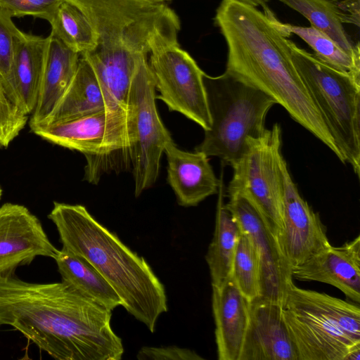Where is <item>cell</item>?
Masks as SVG:
<instances>
[{
  "mask_svg": "<svg viewBox=\"0 0 360 360\" xmlns=\"http://www.w3.org/2000/svg\"><path fill=\"white\" fill-rule=\"evenodd\" d=\"M241 2L252 6L254 7L261 6L264 13L271 11V9L267 6L269 0H239Z\"/></svg>",
  "mask_w": 360,
  "mask_h": 360,
  "instance_id": "836d02e7",
  "label": "cell"
},
{
  "mask_svg": "<svg viewBox=\"0 0 360 360\" xmlns=\"http://www.w3.org/2000/svg\"><path fill=\"white\" fill-rule=\"evenodd\" d=\"M283 315L299 360H344L360 343L358 304L292 284Z\"/></svg>",
  "mask_w": 360,
  "mask_h": 360,
  "instance_id": "5b68a950",
  "label": "cell"
},
{
  "mask_svg": "<svg viewBox=\"0 0 360 360\" xmlns=\"http://www.w3.org/2000/svg\"><path fill=\"white\" fill-rule=\"evenodd\" d=\"M23 33L14 25L11 17L0 12V80L15 104L12 65L15 44Z\"/></svg>",
  "mask_w": 360,
  "mask_h": 360,
  "instance_id": "83f0119b",
  "label": "cell"
},
{
  "mask_svg": "<svg viewBox=\"0 0 360 360\" xmlns=\"http://www.w3.org/2000/svg\"><path fill=\"white\" fill-rule=\"evenodd\" d=\"M58 251L28 208L11 202L0 207V275L15 274L39 256L54 259Z\"/></svg>",
  "mask_w": 360,
  "mask_h": 360,
  "instance_id": "5bb4252c",
  "label": "cell"
},
{
  "mask_svg": "<svg viewBox=\"0 0 360 360\" xmlns=\"http://www.w3.org/2000/svg\"><path fill=\"white\" fill-rule=\"evenodd\" d=\"M66 1L83 12L96 34L95 48L80 56L89 63L107 95L127 94L139 60L156 46L178 41L181 22L165 3Z\"/></svg>",
  "mask_w": 360,
  "mask_h": 360,
  "instance_id": "3957f363",
  "label": "cell"
},
{
  "mask_svg": "<svg viewBox=\"0 0 360 360\" xmlns=\"http://www.w3.org/2000/svg\"><path fill=\"white\" fill-rule=\"evenodd\" d=\"M25 114L9 98L0 80V148H7L27 123Z\"/></svg>",
  "mask_w": 360,
  "mask_h": 360,
  "instance_id": "f1b7e54d",
  "label": "cell"
},
{
  "mask_svg": "<svg viewBox=\"0 0 360 360\" xmlns=\"http://www.w3.org/2000/svg\"><path fill=\"white\" fill-rule=\"evenodd\" d=\"M239 360H299L283 306L262 296L250 301L249 323Z\"/></svg>",
  "mask_w": 360,
  "mask_h": 360,
  "instance_id": "9a60e30c",
  "label": "cell"
},
{
  "mask_svg": "<svg viewBox=\"0 0 360 360\" xmlns=\"http://www.w3.org/2000/svg\"><path fill=\"white\" fill-rule=\"evenodd\" d=\"M146 1L155 2V3H165V1H169V0H146Z\"/></svg>",
  "mask_w": 360,
  "mask_h": 360,
  "instance_id": "e575fe53",
  "label": "cell"
},
{
  "mask_svg": "<svg viewBox=\"0 0 360 360\" xmlns=\"http://www.w3.org/2000/svg\"><path fill=\"white\" fill-rule=\"evenodd\" d=\"M226 207L250 238L262 267V297L283 307L292 284V268L281 248L278 232L254 204L240 193L228 195Z\"/></svg>",
  "mask_w": 360,
  "mask_h": 360,
  "instance_id": "7c38bea8",
  "label": "cell"
},
{
  "mask_svg": "<svg viewBox=\"0 0 360 360\" xmlns=\"http://www.w3.org/2000/svg\"><path fill=\"white\" fill-rule=\"evenodd\" d=\"M148 58L156 98L171 111L178 112L200 125L204 131L211 127L204 84L205 73L195 60L183 50L178 41L162 43L154 47Z\"/></svg>",
  "mask_w": 360,
  "mask_h": 360,
  "instance_id": "30bf717a",
  "label": "cell"
},
{
  "mask_svg": "<svg viewBox=\"0 0 360 360\" xmlns=\"http://www.w3.org/2000/svg\"><path fill=\"white\" fill-rule=\"evenodd\" d=\"M164 153L167 160V181L180 205L196 206L218 193L219 179L205 153L181 150L173 141L167 144Z\"/></svg>",
  "mask_w": 360,
  "mask_h": 360,
  "instance_id": "e0dca14e",
  "label": "cell"
},
{
  "mask_svg": "<svg viewBox=\"0 0 360 360\" xmlns=\"http://www.w3.org/2000/svg\"><path fill=\"white\" fill-rule=\"evenodd\" d=\"M204 84L211 127L195 150L232 167L244 152L248 139L265 131L266 115L276 103L225 72L217 77L205 74Z\"/></svg>",
  "mask_w": 360,
  "mask_h": 360,
  "instance_id": "8992f818",
  "label": "cell"
},
{
  "mask_svg": "<svg viewBox=\"0 0 360 360\" xmlns=\"http://www.w3.org/2000/svg\"><path fill=\"white\" fill-rule=\"evenodd\" d=\"M231 278L250 301L262 295L260 259L250 238L243 231L233 257Z\"/></svg>",
  "mask_w": 360,
  "mask_h": 360,
  "instance_id": "4316f807",
  "label": "cell"
},
{
  "mask_svg": "<svg viewBox=\"0 0 360 360\" xmlns=\"http://www.w3.org/2000/svg\"><path fill=\"white\" fill-rule=\"evenodd\" d=\"M281 128L275 123L257 137H250L232 166L227 194L248 198L278 232L283 226V183Z\"/></svg>",
  "mask_w": 360,
  "mask_h": 360,
  "instance_id": "ba28073f",
  "label": "cell"
},
{
  "mask_svg": "<svg viewBox=\"0 0 360 360\" xmlns=\"http://www.w3.org/2000/svg\"><path fill=\"white\" fill-rule=\"evenodd\" d=\"M54 259L62 281L78 292L111 311L122 306L117 292L84 257L62 248Z\"/></svg>",
  "mask_w": 360,
  "mask_h": 360,
  "instance_id": "603a6c76",
  "label": "cell"
},
{
  "mask_svg": "<svg viewBox=\"0 0 360 360\" xmlns=\"http://www.w3.org/2000/svg\"><path fill=\"white\" fill-rule=\"evenodd\" d=\"M49 22L55 37L82 55L96 45V34L86 15L76 6L64 0Z\"/></svg>",
  "mask_w": 360,
  "mask_h": 360,
  "instance_id": "cb8c5ba5",
  "label": "cell"
},
{
  "mask_svg": "<svg viewBox=\"0 0 360 360\" xmlns=\"http://www.w3.org/2000/svg\"><path fill=\"white\" fill-rule=\"evenodd\" d=\"M283 226L278 236L282 252L291 268L297 266L330 244L326 228L301 196L283 158Z\"/></svg>",
  "mask_w": 360,
  "mask_h": 360,
  "instance_id": "4fadbf2b",
  "label": "cell"
},
{
  "mask_svg": "<svg viewBox=\"0 0 360 360\" xmlns=\"http://www.w3.org/2000/svg\"><path fill=\"white\" fill-rule=\"evenodd\" d=\"M336 6L342 23L359 26V0H337Z\"/></svg>",
  "mask_w": 360,
  "mask_h": 360,
  "instance_id": "1f68e13d",
  "label": "cell"
},
{
  "mask_svg": "<svg viewBox=\"0 0 360 360\" xmlns=\"http://www.w3.org/2000/svg\"><path fill=\"white\" fill-rule=\"evenodd\" d=\"M64 0H0V12L13 17L31 15L48 22Z\"/></svg>",
  "mask_w": 360,
  "mask_h": 360,
  "instance_id": "f546056e",
  "label": "cell"
},
{
  "mask_svg": "<svg viewBox=\"0 0 360 360\" xmlns=\"http://www.w3.org/2000/svg\"><path fill=\"white\" fill-rule=\"evenodd\" d=\"M360 359V343L356 344L352 347L347 354L345 355L344 360H359Z\"/></svg>",
  "mask_w": 360,
  "mask_h": 360,
  "instance_id": "d6a6232c",
  "label": "cell"
},
{
  "mask_svg": "<svg viewBox=\"0 0 360 360\" xmlns=\"http://www.w3.org/2000/svg\"><path fill=\"white\" fill-rule=\"evenodd\" d=\"M292 62L333 140L354 173L360 174V77L326 65L287 39Z\"/></svg>",
  "mask_w": 360,
  "mask_h": 360,
  "instance_id": "52a82bcc",
  "label": "cell"
},
{
  "mask_svg": "<svg viewBox=\"0 0 360 360\" xmlns=\"http://www.w3.org/2000/svg\"><path fill=\"white\" fill-rule=\"evenodd\" d=\"M140 360H202L193 350L176 346L143 347L137 354Z\"/></svg>",
  "mask_w": 360,
  "mask_h": 360,
  "instance_id": "4dcf8cb0",
  "label": "cell"
},
{
  "mask_svg": "<svg viewBox=\"0 0 360 360\" xmlns=\"http://www.w3.org/2000/svg\"><path fill=\"white\" fill-rule=\"evenodd\" d=\"M301 13L311 26L324 32L345 51L353 55L359 49V43L354 44L342 22L337 0H278Z\"/></svg>",
  "mask_w": 360,
  "mask_h": 360,
  "instance_id": "d4e9b609",
  "label": "cell"
},
{
  "mask_svg": "<svg viewBox=\"0 0 360 360\" xmlns=\"http://www.w3.org/2000/svg\"><path fill=\"white\" fill-rule=\"evenodd\" d=\"M281 26L290 36L295 34L304 40L314 51L313 54L326 65L360 77V50L352 55L326 34L312 26L302 27L281 22Z\"/></svg>",
  "mask_w": 360,
  "mask_h": 360,
  "instance_id": "484cf974",
  "label": "cell"
},
{
  "mask_svg": "<svg viewBox=\"0 0 360 360\" xmlns=\"http://www.w3.org/2000/svg\"><path fill=\"white\" fill-rule=\"evenodd\" d=\"M155 90L148 56L143 57L136 66L127 100L133 131L129 155L136 197L155 183L165 148L173 141L158 112Z\"/></svg>",
  "mask_w": 360,
  "mask_h": 360,
  "instance_id": "9c48e42d",
  "label": "cell"
},
{
  "mask_svg": "<svg viewBox=\"0 0 360 360\" xmlns=\"http://www.w3.org/2000/svg\"><path fill=\"white\" fill-rule=\"evenodd\" d=\"M214 22L228 48L225 72L269 96L344 163L292 62L287 43L290 35L274 13H264L239 0H222Z\"/></svg>",
  "mask_w": 360,
  "mask_h": 360,
  "instance_id": "7a4b0ae2",
  "label": "cell"
},
{
  "mask_svg": "<svg viewBox=\"0 0 360 360\" xmlns=\"http://www.w3.org/2000/svg\"><path fill=\"white\" fill-rule=\"evenodd\" d=\"M30 127L43 139L82 153L87 160L104 159L121 151L129 154L133 141L129 110L122 112L105 108L63 122Z\"/></svg>",
  "mask_w": 360,
  "mask_h": 360,
  "instance_id": "8fae6325",
  "label": "cell"
},
{
  "mask_svg": "<svg viewBox=\"0 0 360 360\" xmlns=\"http://www.w3.org/2000/svg\"><path fill=\"white\" fill-rule=\"evenodd\" d=\"M299 281L331 285L348 298L360 302V236L341 246L331 245L302 264L292 268Z\"/></svg>",
  "mask_w": 360,
  "mask_h": 360,
  "instance_id": "2e32d148",
  "label": "cell"
},
{
  "mask_svg": "<svg viewBox=\"0 0 360 360\" xmlns=\"http://www.w3.org/2000/svg\"><path fill=\"white\" fill-rule=\"evenodd\" d=\"M105 108L97 77L87 60L81 56L75 74L66 90L47 118L38 124L63 122Z\"/></svg>",
  "mask_w": 360,
  "mask_h": 360,
  "instance_id": "44dd1931",
  "label": "cell"
},
{
  "mask_svg": "<svg viewBox=\"0 0 360 360\" xmlns=\"http://www.w3.org/2000/svg\"><path fill=\"white\" fill-rule=\"evenodd\" d=\"M215 228L205 259L212 287H220L231 277L233 257L241 233L240 224L224 202L222 175L219 179Z\"/></svg>",
  "mask_w": 360,
  "mask_h": 360,
  "instance_id": "7402d4cb",
  "label": "cell"
},
{
  "mask_svg": "<svg viewBox=\"0 0 360 360\" xmlns=\"http://www.w3.org/2000/svg\"><path fill=\"white\" fill-rule=\"evenodd\" d=\"M37 101L29 124L42 123L66 90L77 70L80 54L50 34Z\"/></svg>",
  "mask_w": 360,
  "mask_h": 360,
  "instance_id": "ffe728a7",
  "label": "cell"
},
{
  "mask_svg": "<svg viewBox=\"0 0 360 360\" xmlns=\"http://www.w3.org/2000/svg\"><path fill=\"white\" fill-rule=\"evenodd\" d=\"M112 311L66 283H35L0 275V325L20 331L59 360H120Z\"/></svg>",
  "mask_w": 360,
  "mask_h": 360,
  "instance_id": "6da1fadb",
  "label": "cell"
},
{
  "mask_svg": "<svg viewBox=\"0 0 360 360\" xmlns=\"http://www.w3.org/2000/svg\"><path fill=\"white\" fill-rule=\"evenodd\" d=\"M212 311L219 360H239L250 318V300L231 277L212 287Z\"/></svg>",
  "mask_w": 360,
  "mask_h": 360,
  "instance_id": "ac0fdd59",
  "label": "cell"
},
{
  "mask_svg": "<svg viewBox=\"0 0 360 360\" xmlns=\"http://www.w3.org/2000/svg\"><path fill=\"white\" fill-rule=\"evenodd\" d=\"M49 42V36L23 33L15 44L12 65L15 104L27 115L37 101Z\"/></svg>",
  "mask_w": 360,
  "mask_h": 360,
  "instance_id": "d6986e66",
  "label": "cell"
},
{
  "mask_svg": "<svg viewBox=\"0 0 360 360\" xmlns=\"http://www.w3.org/2000/svg\"><path fill=\"white\" fill-rule=\"evenodd\" d=\"M63 248L86 259L107 280L122 307L153 333L167 311L164 285L145 259L130 250L82 205L54 202L48 215Z\"/></svg>",
  "mask_w": 360,
  "mask_h": 360,
  "instance_id": "277c9868",
  "label": "cell"
},
{
  "mask_svg": "<svg viewBox=\"0 0 360 360\" xmlns=\"http://www.w3.org/2000/svg\"><path fill=\"white\" fill-rule=\"evenodd\" d=\"M2 193H3V191H2L1 187L0 186V200H1V196H2Z\"/></svg>",
  "mask_w": 360,
  "mask_h": 360,
  "instance_id": "d590c367",
  "label": "cell"
}]
</instances>
